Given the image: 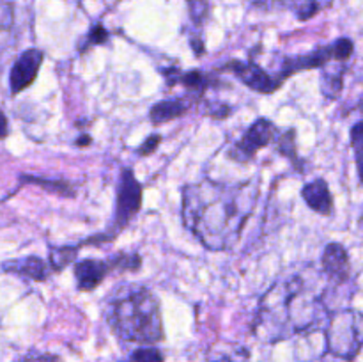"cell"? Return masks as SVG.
I'll return each instance as SVG.
<instances>
[{"instance_id":"obj_23","label":"cell","mask_w":363,"mask_h":362,"mask_svg":"<svg viewBox=\"0 0 363 362\" xmlns=\"http://www.w3.org/2000/svg\"><path fill=\"white\" fill-rule=\"evenodd\" d=\"M110 34L108 31H106L105 27H103L101 23H96L92 25L91 31L87 32V35H85L84 39V46H80L82 52H87L91 46H99V45H105L106 41H108Z\"/></svg>"},{"instance_id":"obj_14","label":"cell","mask_w":363,"mask_h":362,"mask_svg":"<svg viewBox=\"0 0 363 362\" xmlns=\"http://www.w3.org/2000/svg\"><path fill=\"white\" fill-rule=\"evenodd\" d=\"M4 272L16 273V275L25 277V279L35 280V283H43L52 275V266L46 263L45 259L38 258V256H27V258L11 259V261L2 263Z\"/></svg>"},{"instance_id":"obj_9","label":"cell","mask_w":363,"mask_h":362,"mask_svg":"<svg viewBox=\"0 0 363 362\" xmlns=\"http://www.w3.org/2000/svg\"><path fill=\"white\" fill-rule=\"evenodd\" d=\"M162 75L165 77L167 85L174 87V85H183L191 98L202 99L209 89H215L222 85V80L216 78L213 73H206L201 70H190L181 71L179 67H162Z\"/></svg>"},{"instance_id":"obj_32","label":"cell","mask_w":363,"mask_h":362,"mask_svg":"<svg viewBox=\"0 0 363 362\" xmlns=\"http://www.w3.org/2000/svg\"><path fill=\"white\" fill-rule=\"evenodd\" d=\"M92 142V138H91V135H80V137H78V141H77V146L78 148H87L89 144H91Z\"/></svg>"},{"instance_id":"obj_17","label":"cell","mask_w":363,"mask_h":362,"mask_svg":"<svg viewBox=\"0 0 363 362\" xmlns=\"http://www.w3.org/2000/svg\"><path fill=\"white\" fill-rule=\"evenodd\" d=\"M277 153L282 156H286L287 160H291V163L294 165V169H298L300 172H303V169H301V165H303V162L300 160V156H298V148H296V130L294 128H289V130H286L282 133L280 131L279 138H277Z\"/></svg>"},{"instance_id":"obj_18","label":"cell","mask_w":363,"mask_h":362,"mask_svg":"<svg viewBox=\"0 0 363 362\" xmlns=\"http://www.w3.org/2000/svg\"><path fill=\"white\" fill-rule=\"evenodd\" d=\"M25 183H34L43 187L45 190L53 192V194L64 195V197H74L77 195V187L64 180H45V177H34V176H21Z\"/></svg>"},{"instance_id":"obj_16","label":"cell","mask_w":363,"mask_h":362,"mask_svg":"<svg viewBox=\"0 0 363 362\" xmlns=\"http://www.w3.org/2000/svg\"><path fill=\"white\" fill-rule=\"evenodd\" d=\"M330 64H326V66L323 67L321 92L328 99H337L344 89V73H346V64L337 62L335 67H330Z\"/></svg>"},{"instance_id":"obj_19","label":"cell","mask_w":363,"mask_h":362,"mask_svg":"<svg viewBox=\"0 0 363 362\" xmlns=\"http://www.w3.org/2000/svg\"><path fill=\"white\" fill-rule=\"evenodd\" d=\"M82 245H74V247H57L50 251V266H52L53 272H62L66 266H69L71 263H77L78 251H80Z\"/></svg>"},{"instance_id":"obj_30","label":"cell","mask_w":363,"mask_h":362,"mask_svg":"<svg viewBox=\"0 0 363 362\" xmlns=\"http://www.w3.org/2000/svg\"><path fill=\"white\" fill-rule=\"evenodd\" d=\"M23 362H62L59 357H53V355H35V357L25 358Z\"/></svg>"},{"instance_id":"obj_10","label":"cell","mask_w":363,"mask_h":362,"mask_svg":"<svg viewBox=\"0 0 363 362\" xmlns=\"http://www.w3.org/2000/svg\"><path fill=\"white\" fill-rule=\"evenodd\" d=\"M45 60V53L38 48H28L14 60L9 73V87L13 94H20L27 87H30L38 78L41 64Z\"/></svg>"},{"instance_id":"obj_15","label":"cell","mask_w":363,"mask_h":362,"mask_svg":"<svg viewBox=\"0 0 363 362\" xmlns=\"http://www.w3.org/2000/svg\"><path fill=\"white\" fill-rule=\"evenodd\" d=\"M191 102L190 99L184 98H169V99H162V102L155 103L149 110V121L156 126L160 124H165L169 121L179 119L183 117L184 114L190 110Z\"/></svg>"},{"instance_id":"obj_5","label":"cell","mask_w":363,"mask_h":362,"mask_svg":"<svg viewBox=\"0 0 363 362\" xmlns=\"http://www.w3.org/2000/svg\"><path fill=\"white\" fill-rule=\"evenodd\" d=\"M353 52V41L350 38H340L333 41L332 45L321 46V48L314 50V52L307 53V55L284 57L279 73L273 75V78L279 84V87H282L284 82L289 77H293L294 73L307 70H323L330 62H346V60L351 59Z\"/></svg>"},{"instance_id":"obj_4","label":"cell","mask_w":363,"mask_h":362,"mask_svg":"<svg viewBox=\"0 0 363 362\" xmlns=\"http://www.w3.org/2000/svg\"><path fill=\"white\" fill-rule=\"evenodd\" d=\"M326 351L346 361H353L363 348V312L342 309L330 314L325 329Z\"/></svg>"},{"instance_id":"obj_22","label":"cell","mask_w":363,"mask_h":362,"mask_svg":"<svg viewBox=\"0 0 363 362\" xmlns=\"http://www.w3.org/2000/svg\"><path fill=\"white\" fill-rule=\"evenodd\" d=\"M14 27V6L7 0H0V41L11 34Z\"/></svg>"},{"instance_id":"obj_1","label":"cell","mask_w":363,"mask_h":362,"mask_svg":"<svg viewBox=\"0 0 363 362\" xmlns=\"http://www.w3.org/2000/svg\"><path fill=\"white\" fill-rule=\"evenodd\" d=\"M181 216L208 251H234L259 199V181L202 180L183 187Z\"/></svg>"},{"instance_id":"obj_25","label":"cell","mask_w":363,"mask_h":362,"mask_svg":"<svg viewBox=\"0 0 363 362\" xmlns=\"http://www.w3.org/2000/svg\"><path fill=\"white\" fill-rule=\"evenodd\" d=\"M130 362H165L162 351L155 346H142L131 353Z\"/></svg>"},{"instance_id":"obj_7","label":"cell","mask_w":363,"mask_h":362,"mask_svg":"<svg viewBox=\"0 0 363 362\" xmlns=\"http://www.w3.org/2000/svg\"><path fill=\"white\" fill-rule=\"evenodd\" d=\"M142 208V185L135 172L128 167L121 170L119 188L116 197V213H113V227L108 231L110 236L116 240L117 234L133 220V216Z\"/></svg>"},{"instance_id":"obj_11","label":"cell","mask_w":363,"mask_h":362,"mask_svg":"<svg viewBox=\"0 0 363 362\" xmlns=\"http://www.w3.org/2000/svg\"><path fill=\"white\" fill-rule=\"evenodd\" d=\"M113 272V266L110 263V259H80V261L74 263L73 273L74 279H77V287L78 291H85V293H91L94 291L103 280L106 279L108 273Z\"/></svg>"},{"instance_id":"obj_27","label":"cell","mask_w":363,"mask_h":362,"mask_svg":"<svg viewBox=\"0 0 363 362\" xmlns=\"http://www.w3.org/2000/svg\"><path fill=\"white\" fill-rule=\"evenodd\" d=\"M204 114L211 116L213 119H225V117H229L233 114V109L227 103L208 102L204 105Z\"/></svg>"},{"instance_id":"obj_2","label":"cell","mask_w":363,"mask_h":362,"mask_svg":"<svg viewBox=\"0 0 363 362\" xmlns=\"http://www.w3.org/2000/svg\"><path fill=\"white\" fill-rule=\"evenodd\" d=\"M330 314L314 280L305 275L280 279L259 300L254 332L262 341L279 343L296 334L325 330Z\"/></svg>"},{"instance_id":"obj_29","label":"cell","mask_w":363,"mask_h":362,"mask_svg":"<svg viewBox=\"0 0 363 362\" xmlns=\"http://www.w3.org/2000/svg\"><path fill=\"white\" fill-rule=\"evenodd\" d=\"M160 144H162V135H160V133L149 135V137L145 138V141L142 142V144L137 148V155L138 156L152 155V153H155L156 149L160 148Z\"/></svg>"},{"instance_id":"obj_21","label":"cell","mask_w":363,"mask_h":362,"mask_svg":"<svg viewBox=\"0 0 363 362\" xmlns=\"http://www.w3.org/2000/svg\"><path fill=\"white\" fill-rule=\"evenodd\" d=\"M351 148L354 151V162H357L358 177L363 185V121H358L353 128H351Z\"/></svg>"},{"instance_id":"obj_33","label":"cell","mask_w":363,"mask_h":362,"mask_svg":"<svg viewBox=\"0 0 363 362\" xmlns=\"http://www.w3.org/2000/svg\"><path fill=\"white\" fill-rule=\"evenodd\" d=\"M124 362H126V361H124ZM128 362H130V361H128Z\"/></svg>"},{"instance_id":"obj_31","label":"cell","mask_w":363,"mask_h":362,"mask_svg":"<svg viewBox=\"0 0 363 362\" xmlns=\"http://www.w3.org/2000/svg\"><path fill=\"white\" fill-rule=\"evenodd\" d=\"M9 135V123H7L6 114L0 110V138H6Z\"/></svg>"},{"instance_id":"obj_28","label":"cell","mask_w":363,"mask_h":362,"mask_svg":"<svg viewBox=\"0 0 363 362\" xmlns=\"http://www.w3.org/2000/svg\"><path fill=\"white\" fill-rule=\"evenodd\" d=\"M321 6L318 4V0H303L300 4V7L296 9V16L300 21H307L311 18H314L319 13Z\"/></svg>"},{"instance_id":"obj_12","label":"cell","mask_w":363,"mask_h":362,"mask_svg":"<svg viewBox=\"0 0 363 362\" xmlns=\"http://www.w3.org/2000/svg\"><path fill=\"white\" fill-rule=\"evenodd\" d=\"M323 272L333 283H346L351 277V259L342 243L332 241L325 247L321 256Z\"/></svg>"},{"instance_id":"obj_20","label":"cell","mask_w":363,"mask_h":362,"mask_svg":"<svg viewBox=\"0 0 363 362\" xmlns=\"http://www.w3.org/2000/svg\"><path fill=\"white\" fill-rule=\"evenodd\" d=\"M108 259L113 270H121V272H138L142 268V258L137 252H119Z\"/></svg>"},{"instance_id":"obj_24","label":"cell","mask_w":363,"mask_h":362,"mask_svg":"<svg viewBox=\"0 0 363 362\" xmlns=\"http://www.w3.org/2000/svg\"><path fill=\"white\" fill-rule=\"evenodd\" d=\"M195 27H202L209 16V0H186Z\"/></svg>"},{"instance_id":"obj_8","label":"cell","mask_w":363,"mask_h":362,"mask_svg":"<svg viewBox=\"0 0 363 362\" xmlns=\"http://www.w3.org/2000/svg\"><path fill=\"white\" fill-rule=\"evenodd\" d=\"M218 71H227V73H233L234 77L240 78L248 89H252L254 92L259 94H273L275 91H279V84L275 82L273 75H269L268 71L262 70L259 64L245 62V60L233 59L229 62L222 64V67H218Z\"/></svg>"},{"instance_id":"obj_6","label":"cell","mask_w":363,"mask_h":362,"mask_svg":"<svg viewBox=\"0 0 363 362\" xmlns=\"http://www.w3.org/2000/svg\"><path fill=\"white\" fill-rule=\"evenodd\" d=\"M280 130L268 117H259L247 128L240 141L227 151V158L238 163H250L261 149L275 144Z\"/></svg>"},{"instance_id":"obj_13","label":"cell","mask_w":363,"mask_h":362,"mask_svg":"<svg viewBox=\"0 0 363 362\" xmlns=\"http://www.w3.org/2000/svg\"><path fill=\"white\" fill-rule=\"evenodd\" d=\"M301 197L307 202L308 208H311L312 212L319 213V215L330 216L333 213V208H335V202H333V195L328 187V181L323 180V177H318V180L305 185L303 190H301Z\"/></svg>"},{"instance_id":"obj_26","label":"cell","mask_w":363,"mask_h":362,"mask_svg":"<svg viewBox=\"0 0 363 362\" xmlns=\"http://www.w3.org/2000/svg\"><path fill=\"white\" fill-rule=\"evenodd\" d=\"M303 2V0H257L255 2V6L257 7H262V9L266 11H277V9H294V13H296V9L300 7V4Z\"/></svg>"},{"instance_id":"obj_3","label":"cell","mask_w":363,"mask_h":362,"mask_svg":"<svg viewBox=\"0 0 363 362\" xmlns=\"http://www.w3.org/2000/svg\"><path fill=\"white\" fill-rule=\"evenodd\" d=\"M108 323L119 339L155 346L165 339L162 305L147 287H135L117 295L108 307Z\"/></svg>"}]
</instances>
